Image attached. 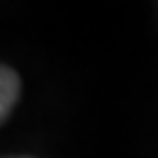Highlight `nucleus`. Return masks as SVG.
<instances>
[{"mask_svg": "<svg viewBox=\"0 0 158 158\" xmlns=\"http://www.w3.org/2000/svg\"><path fill=\"white\" fill-rule=\"evenodd\" d=\"M19 89H22V83H19L17 69L0 67V122H6L11 117V111L19 100Z\"/></svg>", "mask_w": 158, "mask_h": 158, "instance_id": "f257e3e1", "label": "nucleus"}]
</instances>
